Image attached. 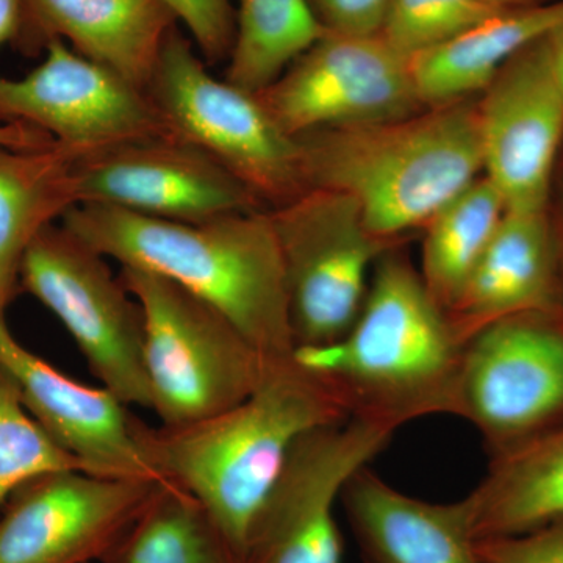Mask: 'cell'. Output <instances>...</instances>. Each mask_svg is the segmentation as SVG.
Segmentation results:
<instances>
[{
    "label": "cell",
    "instance_id": "cell-1",
    "mask_svg": "<svg viewBox=\"0 0 563 563\" xmlns=\"http://www.w3.org/2000/svg\"><path fill=\"white\" fill-rule=\"evenodd\" d=\"M350 418L332 385L295 354L269 358L244 401L179 428L136 422L144 461L192 496L244 555L255 514L303 433Z\"/></svg>",
    "mask_w": 563,
    "mask_h": 563
},
{
    "label": "cell",
    "instance_id": "cell-2",
    "mask_svg": "<svg viewBox=\"0 0 563 563\" xmlns=\"http://www.w3.org/2000/svg\"><path fill=\"white\" fill-rule=\"evenodd\" d=\"M62 224L109 261L158 274L209 302L263 357L295 354L287 280L268 210L176 222L81 203Z\"/></svg>",
    "mask_w": 563,
    "mask_h": 563
},
{
    "label": "cell",
    "instance_id": "cell-3",
    "mask_svg": "<svg viewBox=\"0 0 563 563\" xmlns=\"http://www.w3.org/2000/svg\"><path fill=\"white\" fill-rule=\"evenodd\" d=\"M463 346L446 312L401 252H385L346 335L295 357L339 393L350 417L387 426L451 415Z\"/></svg>",
    "mask_w": 563,
    "mask_h": 563
},
{
    "label": "cell",
    "instance_id": "cell-4",
    "mask_svg": "<svg viewBox=\"0 0 563 563\" xmlns=\"http://www.w3.org/2000/svg\"><path fill=\"white\" fill-rule=\"evenodd\" d=\"M307 188L350 196L369 231L402 242L484 173L477 99L428 107L401 120L296 136Z\"/></svg>",
    "mask_w": 563,
    "mask_h": 563
},
{
    "label": "cell",
    "instance_id": "cell-5",
    "mask_svg": "<svg viewBox=\"0 0 563 563\" xmlns=\"http://www.w3.org/2000/svg\"><path fill=\"white\" fill-rule=\"evenodd\" d=\"M143 313V358L151 410L165 428L207 420L244 401L269 358L220 310L180 285L121 266Z\"/></svg>",
    "mask_w": 563,
    "mask_h": 563
},
{
    "label": "cell",
    "instance_id": "cell-6",
    "mask_svg": "<svg viewBox=\"0 0 563 563\" xmlns=\"http://www.w3.org/2000/svg\"><path fill=\"white\" fill-rule=\"evenodd\" d=\"M146 92L174 136L207 152L266 209L309 190L298 140L274 121L257 92L211 76L179 24L163 41Z\"/></svg>",
    "mask_w": 563,
    "mask_h": 563
},
{
    "label": "cell",
    "instance_id": "cell-7",
    "mask_svg": "<svg viewBox=\"0 0 563 563\" xmlns=\"http://www.w3.org/2000/svg\"><path fill=\"white\" fill-rule=\"evenodd\" d=\"M268 213L296 347L336 342L361 313L374 266L402 242L374 235L354 199L325 188H310Z\"/></svg>",
    "mask_w": 563,
    "mask_h": 563
},
{
    "label": "cell",
    "instance_id": "cell-8",
    "mask_svg": "<svg viewBox=\"0 0 563 563\" xmlns=\"http://www.w3.org/2000/svg\"><path fill=\"white\" fill-rule=\"evenodd\" d=\"M451 415L492 459L563 424V312L514 314L466 340Z\"/></svg>",
    "mask_w": 563,
    "mask_h": 563
},
{
    "label": "cell",
    "instance_id": "cell-9",
    "mask_svg": "<svg viewBox=\"0 0 563 563\" xmlns=\"http://www.w3.org/2000/svg\"><path fill=\"white\" fill-rule=\"evenodd\" d=\"M107 261L65 225L51 224L25 252L21 287L60 320L103 388L125 406L151 409L143 313Z\"/></svg>",
    "mask_w": 563,
    "mask_h": 563
},
{
    "label": "cell",
    "instance_id": "cell-10",
    "mask_svg": "<svg viewBox=\"0 0 563 563\" xmlns=\"http://www.w3.org/2000/svg\"><path fill=\"white\" fill-rule=\"evenodd\" d=\"M393 433L358 417L303 433L252 520L246 563H342L335 504L352 476L383 453Z\"/></svg>",
    "mask_w": 563,
    "mask_h": 563
},
{
    "label": "cell",
    "instance_id": "cell-11",
    "mask_svg": "<svg viewBox=\"0 0 563 563\" xmlns=\"http://www.w3.org/2000/svg\"><path fill=\"white\" fill-rule=\"evenodd\" d=\"M258 98L288 135L401 120L428 109L410 60L383 36L325 32Z\"/></svg>",
    "mask_w": 563,
    "mask_h": 563
},
{
    "label": "cell",
    "instance_id": "cell-12",
    "mask_svg": "<svg viewBox=\"0 0 563 563\" xmlns=\"http://www.w3.org/2000/svg\"><path fill=\"white\" fill-rule=\"evenodd\" d=\"M46 57L22 79L0 76V124L33 125L77 155L174 136L150 96L68 43L47 41Z\"/></svg>",
    "mask_w": 563,
    "mask_h": 563
},
{
    "label": "cell",
    "instance_id": "cell-13",
    "mask_svg": "<svg viewBox=\"0 0 563 563\" xmlns=\"http://www.w3.org/2000/svg\"><path fill=\"white\" fill-rule=\"evenodd\" d=\"M77 206L113 207L176 222L268 210L207 152L177 136L118 144L74 163Z\"/></svg>",
    "mask_w": 563,
    "mask_h": 563
},
{
    "label": "cell",
    "instance_id": "cell-14",
    "mask_svg": "<svg viewBox=\"0 0 563 563\" xmlns=\"http://www.w3.org/2000/svg\"><path fill=\"white\" fill-rule=\"evenodd\" d=\"M163 483L81 470L35 477L3 506L0 563H101Z\"/></svg>",
    "mask_w": 563,
    "mask_h": 563
},
{
    "label": "cell",
    "instance_id": "cell-15",
    "mask_svg": "<svg viewBox=\"0 0 563 563\" xmlns=\"http://www.w3.org/2000/svg\"><path fill=\"white\" fill-rule=\"evenodd\" d=\"M484 176L507 210H544L563 140L553 33L509 58L477 99Z\"/></svg>",
    "mask_w": 563,
    "mask_h": 563
},
{
    "label": "cell",
    "instance_id": "cell-16",
    "mask_svg": "<svg viewBox=\"0 0 563 563\" xmlns=\"http://www.w3.org/2000/svg\"><path fill=\"white\" fill-rule=\"evenodd\" d=\"M0 366L20 388L25 409L85 472L117 479L163 481L147 462L136 439L128 406L107 388L70 379L11 335L0 317Z\"/></svg>",
    "mask_w": 563,
    "mask_h": 563
},
{
    "label": "cell",
    "instance_id": "cell-17",
    "mask_svg": "<svg viewBox=\"0 0 563 563\" xmlns=\"http://www.w3.org/2000/svg\"><path fill=\"white\" fill-rule=\"evenodd\" d=\"M528 312H563L559 239L548 209L507 210L446 310L463 343L492 322Z\"/></svg>",
    "mask_w": 563,
    "mask_h": 563
},
{
    "label": "cell",
    "instance_id": "cell-18",
    "mask_svg": "<svg viewBox=\"0 0 563 563\" xmlns=\"http://www.w3.org/2000/svg\"><path fill=\"white\" fill-rule=\"evenodd\" d=\"M342 501L366 563H487L468 496L424 501L396 490L365 466L343 488Z\"/></svg>",
    "mask_w": 563,
    "mask_h": 563
},
{
    "label": "cell",
    "instance_id": "cell-19",
    "mask_svg": "<svg viewBox=\"0 0 563 563\" xmlns=\"http://www.w3.org/2000/svg\"><path fill=\"white\" fill-rule=\"evenodd\" d=\"M36 47L58 38L146 91L163 41L179 24L162 0H27Z\"/></svg>",
    "mask_w": 563,
    "mask_h": 563
},
{
    "label": "cell",
    "instance_id": "cell-20",
    "mask_svg": "<svg viewBox=\"0 0 563 563\" xmlns=\"http://www.w3.org/2000/svg\"><path fill=\"white\" fill-rule=\"evenodd\" d=\"M561 29L563 0L493 14L472 31L410 60L421 102L437 107L481 95L504 63Z\"/></svg>",
    "mask_w": 563,
    "mask_h": 563
},
{
    "label": "cell",
    "instance_id": "cell-21",
    "mask_svg": "<svg viewBox=\"0 0 563 563\" xmlns=\"http://www.w3.org/2000/svg\"><path fill=\"white\" fill-rule=\"evenodd\" d=\"M77 157L58 143L44 150L0 147V317L20 290L33 240L77 206Z\"/></svg>",
    "mask_w": 563,
    "mask_h": 563
},
{
    "label": "cell",
    "instance_id": "cell-22",
    "mask_svg": "<svg viewBox=\"0 0 563 563\" xmlns=\"http://www.w3.org/2000/svg\"><path fill=\"white\" fill-rule=\"evenodd\" d=\"M468 498L477 540L563 525V424L492 459Z\"/></svg>",
    "mask_w": 563,
    "mask_h": 563
},
{
    "label": "cell",
    "instance_id": "cell-23",
    "mask_svg": "<svg viewBox=\"0 0 563 563\" xmlns=\"http://www.w3.org/2000/svg\"><path fill=\"white\" fill-rule=\"evenodd\" d=\"M507 206L501 192L481 176L424 225L420 276L446 312L498 231Z\"/></svg>",
    "mask_w": 563,
    "mask_h": 563
},
{
    "label": "cell",
    "instance_id": "cell-24",
    "mask_svg": "<svg viewBox=\"0 0 563 563\" xmlns=\"http://www.w3.org/2000/svg\"><path fill=\"white\" fill-rule=\"evenodd\" d=\"M101 563H246L187 492L163 483Z\"/></svg>",
    "mask_w": 563,
    "mask_h": 563
},
{
    "label": "cell",
    "instance_id": "cell-25",
    "mask_svg": "<svg viewBox=\"0 0 563 563\" xmlns=\"http://www.w3.org/2000/svg\"><path fill=\"white\" fill-rule=\"evenodd\" d=\"M225 80L251 92L273 84L325 31L309 0H239Z\"/></svg>",
    "mask_w": 563,
    "mask_h": 563
},
{
    "label": "cell",
    "instance_id": "cell-26",
    "mask_svg": "<svg viewBox=\"0 0 563 563\" xmlns=\"http://www.w3.org/2000/svg\"><path fill=\"white\" fill-rule=\"evenodd\" d=\"M81 470V463L25 409L20 388L0 366V507L35 477Z\"/></svg>",
    "mask_w": 563,
    "mask_h": 563
},
{
    "label": "cell",
    "instance_id": "cell-27",
    "mask_svg": "<svg viewBox=\"0 0 563 563\" xmlns=\"http://www.w3.org/2000/svg\"><path fill=\"white\" fill-rule=\"evenodd\" d=\"M499 13L483 0H391L380 36L412 60Z\"/></svg>",
    "mask_w": 563,
    "mask_h": 563
},
{
    "label": "cell",
    "instance_id": "cell-28",
    "mask_svg": "<svg viewBox=\"0 0 563 563\" xmlns=\"http://www.w3.org/2000/svg\"><path fill=\"white\" fill-rule=\"evenodd\" d=\"M176 20L187 27L188 36L207 65L229 60L235 41L236 18L232 0H162Z\"/></svg>",
    "mask_w": 563,
    "mask_h": 563
},
{
    "label": "cell",
    "instance_id": "cell-29",
    "mask_svg": "<svg viewBox=\"0 0 563 563\" xmlns=\"http://www.w3.org/2000/svg\"><path fill=\"white\" fill-rule=\"evenodd\" d=\"M325 32L350 36H377L383 32L391 0H309Z\"/></svg>",
    "mask_w": 563,
    "mask_h": 563
},
{
    "label": "cell",
    "instance_id": "cell-30",
    "mask_svg": "<svg viewBox=\"0 0 563 563\" xmlns=\"http://www.w3.org/2000/svg\"><path fill=\"white\" fill-rule=\"evenodd\" d=\"M477 544L487 563H563V525Z\"/></svg>",
    "mask_w": 563,
    "mask_h": 563
},
{
    "label": "cell",
    "instance_id": "cell-31",
    "mask_svg": "<svg viewBox=\"0 0 563 563\" xmlns=\"http://www.w3.org/2000/svg\"><path fill=\"white\" fill-rule=\"evenodd\" d=\"M21 44L22 49H38L33 36L27 0H0V47Z\"/></svg>",
    "mask_w": 563,
    "mask_h": 563
},
{
    "label": "cell",
    "instance_id": "cell-32",
    "mask_svg": "<svg viewBox=\"0 0 563 563\" xmlns=\"http://www.w3.org/2000/svg\"><path fill=\"white\" fill-rule=\"evenodd\" d=\"M57 143L49 133L33 125L11 122L0 124V147L9 150H44Z\"/></svg>",
    "mask_w": 563,
    "mask_h": 563
},
{
    "label": "cell",
    "instance_id": "cell-33",
    "mask_svg": "<svg viewBox=\"0 0 563 563\" xmlns=\"http://www.w3.org/2000/svg\"><path fill=\"white\" fill-rule=\"evenodd\" d=\"M483 2L493 10L507 11L543 5V3L553 2V0H483Z\"/></svg>",
    "mask_w": 563,
    "mask_h": 563
},
{
    "label": "cell",
    "instance_id": "cell-34",
    "mask_svg": "<svg viewBox=\"0 0 563 563\" xmlns=\"http://www.w3.org/2000/svg\"><path fill=\"white\" fill-rule=\"evenodd\" d=\"M553 57L555 73L563 88V29L553 33Z\"/></svg>",
    "mask_w": 563,
    "mask_h": 563
},
{
    "label": "cell",
    "instance_id": "cell-35",
    "mask_svg": "<svg viewBox=\"0 0 563 563\" xmlns=\"http://www.w3.org/2000/svg\"><path fill=\"white\" fill-rule=\"evenodd\" d=\"M559 255H561V279H562V291H563V239L559 240Z\"/></svg>",
    "mask_w": 563,
    "mask_h": 563
}]
</instances>
